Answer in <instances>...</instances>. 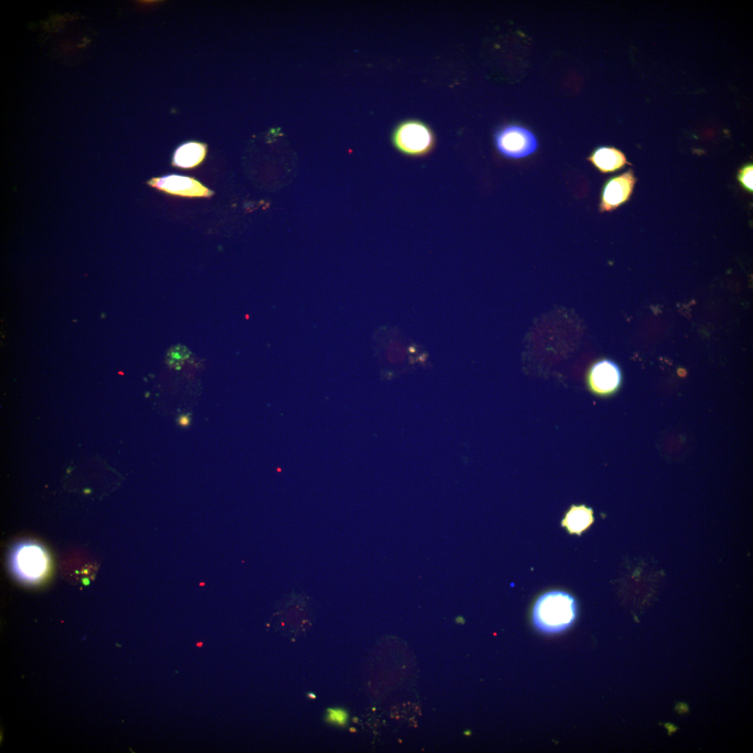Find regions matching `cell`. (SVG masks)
Wrapping results in <instances>:
<instances>
[{
  "mask_svg": "<svg viewBox=\"0 0 753 753\" xmlns=\"http://www.w3.org/2000/svg\"><path fill=\"white\" fill-rule=\"evenodd\" d=\"M178 422L181 425L186 426L189 424V418L188 416H182L179 418Z\"/></svg>",
  "mask_w": 753,
  "mask_h": 753,
  "instance_id": "obj_16",
  "label": "cell"
},
{
  "mask_svg": "<svg viewBox=\"0 0 753 753\" xmlns=\"http://www.w3.org/2000/svg\"><path fill=\"white\" fill-rule=\"evenodd\" d=\"M621 379L619 368L609 360L595 363L588 375L591 389L599 395H607L616 390L620 385Z\"/></svg>",
  "mask_w": 753,
  "mask_h": 753,
  "instance_id": "obj_7",
  "label": "cell"
},
{
  "mask_svg": "<svg viewBox=\"0 0 753 753\" xmlns=\"http://www.w3.org/2000/svg\"><path fill=\"white\" fill-rule=\"evenodd\" d=\"M328 717L329 721L339 724H344L347 718L344 711L336 709L329 710Z\"/></svg>",
  "mask_w": 753,
  "mask_h": 753,
  "instance_id": "obj_13",
  "label": "cell"
},
{
  "mask_svg": "<svg viewBox=\"0 0 753 753\" xmlns=\"http://www.w3.org/2000/svg\"><path fill=\"white\" fill-rule=\"evenodd\" d=\"M659 725H662L667 731V735L671 736L673 733L679 730V727L671 722H659Z\"/></svg>",
  "mask_w": 753,
  "mask_h": 753,
  "instance_id": "obj_15",
  "label": "cell"
},
{
  "mask_svg": "<svg viewBox=\"0 0 753 753\" xmlns=\"http://www.w3.org/2000/svg\"><path fill=\"white\" fill-rule=\"evenodd\" d=\"M10 563L15 575L29 584L42 581L50 568L47 553L40 545L32 542L18 544L11 554Z\"/></svg>",
  "mask_w": 753,
  "mask_h": 753,
  "instance_id": "obj_2",
  "label": "cell"
},
{
  "mask_svg": "<svg viewBox=\"0 0 753 753\" xmlns=\"http://www.w3.org/2000/svg\"><path fill=\"white\" fill-rule=\"evenodd\" d=\"M498 152L508 159H519L534 153L538 148L535 135L519 125L510 124L499 128L494 134Z\"/></svg>",
  "mask_w": 753,
  "mask_h": 753,
  "instance_id": "obj_4",
  "label": "cell"
},
{
  "mask_svg": "<svg viewBox=\"0 0 753 753\" xmlns=\"http://www.w3.org/2000/svg\"><path fill=\"white\" fill-rule=\"evenodd\" d=\"M577 616V602L570 594L552 591L541 595L532 610V621L539 631L547 634L561 632L568 628Z\"/></svg>",
  "mask_w": 753,
  "mask_h": 753,
  "instance_id": "obj_1",
  "label": "cell"
},
{
  "mask_svg": "<svg viewBox=\"0 0 753 753\" xmlns=\"http://www.w3.org/2000/svg\"><path fill=\"white\" fill-rule=\"evenodd\" d=\"M752 164L744 166L739 172L738 180L744 188L752 192Z\"/></svg>",
  "mask_w": 753,
  "mask_h": 753,
  "instance_id": "obj_12",
  "label": "cell"
},
{
  "mask_svg": "<svg viewBox=\"0 0 753 753\" xmlns=\"http://www.w3.org/2000/svg\"><path fill=\"white\" fill-rule=\"evenodd\" d=\"M587 159L602 173L613 172L630 164L625 154L612 146L598 147Z\"/></svg>",
  "mask_w": 753,
  "mask_h": 753,
  "instance_id": "obj_8",
  "label": "cell"
},
{
  "mask_svg": "<svg viewBox=\"0 0 753 753\" xmlns=\"http://www.w3.org/2000/svg\"><path fill=\"white\" fill-rule=\"evenodd\" d=\"M593 522V510L584 505H572L562 521L569 533L580 535Z\"/></svg>",
  "mask_w": 753,
  "mask_h": 753,
  "instance_id": "obj_10",
  "label": "cell"
},
{
  "mask_svg": "<svg viewBox=\"0 0 753 753\" xmlns=\"http://www.w3.org/2000/svg\"><path fill=\"white\" fill-rule=\"evenodd\" d=\"M206 146L199 142H188L175 151L172 165L182 168H191L199 165L204 158Z\"/></svg>",
  "mask_w": 753,
  "mask_h": 753,
  "instance_id": "obj_9",
  "label": "cell"
},
{
  "mask_svg": "<svg viewBox=\"0 0 753 753\" xmlns=\"http://www.w3.org/2000/svg\"><path fill=\"white\" fill-rule=\"evenodd\" d=\"M197 645L198 646H201L202 645V643H198V644H197Z\"/></svg>",
  "mask_w": 753,
  "mask_h": 753,
  "instance_id": "obj_19",
  "label": "cell"
},
{
  "mask_svg": "<svg viewBox=\"0 0 753 753\" xmlns=\"http://www.w3.org/2000/svg\"><path fill=\"white\" fill-rule=\"evenodd\" d=\"M190 355V350L183 345H175L167 353V362L171 366L177 367L187 360Z\"/></svg>",
  "mask_w": 753,
  "mask_h": 753,
  "instance_id": "obj_11",
  "label": "cell"
},
{
  "mask_svg": "<svg viewBox=\"0 0 753 753\" xmlns=\"http://www.w3.org/2000/svg\"><path fill=\"white\" fill-rule=\"evenodd\" d=\"M635 181L632 169L609 179L602 188L600 211H611L626 202L632 192Z\"/></svg>",
  "mask_w": 753,
  "mask_h": 753,
  "instance_id": "obj_6",
  "label": "cell"
},
{
  "mask_svg": "<svg viewBox=\"0 0 753 753\" xmlns=\"http://www.w3.org/2000/svg\"><path fill=\"white\" fill-rule=\"evenodd\" d=\"M146 183L157 190L183 197H208L213 195V191L204 186L198 181L188 176L167 175L152 178Z\"/></svg>",
  "mask_w": 753,
  "mask_h": 753,
  "instance_id": "obj_5",
  "label": "cell"
},
{
  "mask_svg": "<svg viewBox=\"0 0 753 753\" xmlns=\"http://www.w3.org/2000/svg\"><path fill=\"white\" fill-rule=\"evenodd\" d=\"M463 734L465 736H470L471 734V732L469 730H466L463 732Z\"/></svg>",
  "mask_w": 753,
  "mask_h": 753,
  "instance_id": "obj_18",
  "label": "cell"
},
{
  "mask_svg": "<svg viewBox=\"0 0 753 753\" xmlns=\"http://www.w3.org/2000/svg\"><path fill=\"white\" fill-rule=\"evenodd\" d=\"M455 623H459V624H464V617H462L461 616H457L455 618Z\"/></svg>",
  "mask_w": 753,
  "mask_h": 753,
  "instance_id": "obj_17",
  "label": "cell"
},
{
  "mask_svg": "<svg viewBox=\"0 0 753 753\" xmlns=\"http://www.w3.org/2000/svg\"><path fill=\"white\" fill-rule=\"evenodd\" d=\"M392 141L403 154L423 156L430 152L434 145L431 129L423 122L409 120L399 124L393 131Z\"/></svg>",
  "mask_w": 753,
  "mask_h": 753,
  "instance_id": "obj_3",
  "label": "cell"
},
{
  "mask_svg": "<svg viewBox=\"0 0 753 753\" xmlns=\"http://www.w3.org/2000/svg\"><path fill=\"white\" fill-rule=\"evenodd\" d=\"M674 710L679 715L687 714L690 712L689 705L683 701L676 703L674 706Z\"/></svg>",
  "mask_w": 753,
  "mask_h": 753,
  "instance_id": "obj_14",
  "label": "cell"
}]
</instances>
